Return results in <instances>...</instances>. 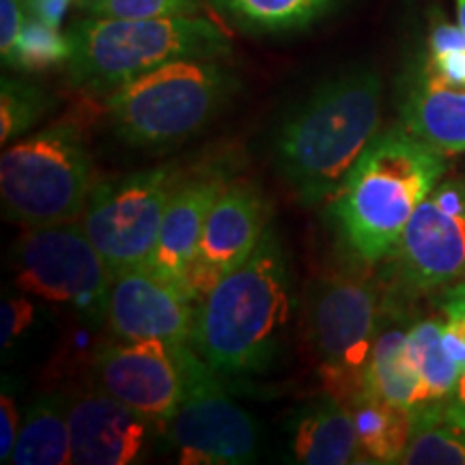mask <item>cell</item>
Segmentation results:
<instances>
[{
    "label": "cell",
    "instance_id": "9a60e30c",
    "mask_svg": "<svg viewBox=\"0 0 465 465\" xmlns=\"http://www.w3.org/2000/svg\"><path fill=\"white\" fill-rule=\"evenodd\" d=\"M158 427L110 397L102 388L84 392L69 403L72 463L130 465L147 459L149 444Z\"/></svg>",
    "mask_w": 465,
    "mask_h": 465
},
{
    "label": "cell",
    "instance_id": "cb8c5ba5",
    "mask_svg": "<svg viewBox=\"0 0 465 465\" xmlns=\"http://www.w3.org/2000/svg\"><path fill=\"white\" fill-rule=\"evenodd\" d=\"M401 463L465 465V429L446 422L444 416L416 420Z\"/></svg>",
    "mask_w": 465,
    "mask_h": 465
},
{
    "label": "cell",
    "instance_id": "7402d4cb",
    "mask_svg": "<svg viewBox=\"0 0 465 465\" xmlns=\"http://www.w3.org/2000/svg\"><path fill=\"white\" fill-rule=\"evenodd\" d=\"M441 328L444 323L438 319H424L407 330V347H410L422 386V405L414 414L444 411V403L461 377V369L441 342Z\"/></svg>",
    "mask_w": 465,
    "mask_h": 465
},
{
    "label": "cell",
    "instance_id": "5b68a950",
    "mask_svg": "<svg viewBox=\"0 0 465 465\" xmlns=\"http://www.w3.org/2000/svg\"><path fill=\"white\" fill-rule=\"evenodd\" d=\"M232 89L235 78L216 58H183L114 89L106 108L124 141L164 147L203 130Z\"/></svg>",
    "mask_w": 465,
    "mask_h": 465
},
{
    "label": "cell",
    "instance_id": "4316f807",
    "mask_svg": "<svg viewBox=\"0 0 465 465\" xmlns=\"http://www.w3.org/2000/svg\"><path fill=\"white\" fill-rule=\"evenodd\" d=\"M95 17L116 20H155V17L199 15L201 0H78Z\"/></svg>",
    "mask_w": 465,
    "mask_h": 465
},
{
    "label": "cell",
    "instance_id": "e575fe53",
    "mask_svg": "<svg viewBox=\"0 0 465 465\" xmlns=\"http://www.w3.org/2000/svg\"><path fill=\"white\" fill-rule=\"evenodd\" d=\"M441 308H444L449 319H461V322H465V281L446 291L444 300H441Z\"/></svg>",
    "mask_w": 465,
    "mask_h": 465
},
{
    "label": "cell",
    "instance_id": "277c9868",
    "mask_svg": "<svg viewBox=\"0 0 465 465\" xmlns=\"http://www.w3.org/2000/svg\"><path fill=\"white\" fill-rule=\"evenodd\" d=\"M69 80L78 89L113 93L138 75L183 58H220L231 39L212 20L199 15L116 20L86 17L69 28Z\"/></svg>",
    "mask_w": 465,
    "mask_h": 465
},
{
    "label": "cell",
    "instance_id": "d6986e66",
    "mask_svg": "<svg viewBox=\"0 0 465 465\" xmlns=\"http://www.w3.org/2000/svg\"><path fill=\"white\" fill-rule=\"evenodd\" d=\"M364 392L410 410L411 414L420 410V375L407 347L405 330L388 328L377 336L364 371Z\"/></svg>",
    "mask_w": 465,
    "mask_h": 465
},
{
    "label": "cell",
    "instance_id": "f546056e",
    "mask_svg": "<svg viewBox=\"0 0 465 465\" xmlns=\"http://www.w3.org/2000/svg\"><path fill=\"white\" fill-rule=\"evenodd\" d=\"M424 67H427L429 74L444 80V83L465 86V45L441 52H429Z\"/></svg>",
    "mask_w": 465,
    "mask_h": 465
},
{
    "label": "cell",
    "instance_id": "d4e9b609",
    "mask_svg": "<svg viewBox=\"0 0 465 465\" xmlns=\"http://www.w3.org/2000/svg\"><path fill=\"white\" fill-rule=\"evenodd\" d=\"M69 56H72L69 35H61L56 26L28 15L9 65L25 69V72H44V69L69 63Z\"/></svg>",
    "mask_w": 465,
    "mask_h": 465
},
{
    "label": "cell",
    "instance_id": "ba28073f",
    "mask_svg": "<svg viewBox=\"0 0 465 465\" xmlns=\"http://www.w3.org/2000/svg\"><path fill=\"white\" fill-rule=\"evenodd\" d=\"M174 188L177 182L168 168H149L93 185L83 229L114 276L149 263Z\"/></svg>",
    "mask_w": 465,
    "mask_h": 465
},
{
    "label": "cell",
    "instance_id": "44dd1931",
    "mask_svg": "<svg viewBox=\"0 0 465 465\" xmlns=\"http://www.w3.org/2000/svg\"><path fill=\"white\" fill-rule=\"evenodd\" d=\"M9 461L15 465L72 463L69 403L65 399L42 397L35 401Z\"/></svg>",
    "mask_w": 465,
    "mask_h": 465
},
{
    "label": "cell",
    "instance_id": "8fae6325",
    "mask_svg": "<svg viewBox=\"0 0 465 465\" xmlns=\"http://www.w3.org/2000/svg\"><path fill=\"white\" fill-rule=\"evenodd\" d=\"M188 349L164 341L108 342L93 362L97 388L149 418L164 433L185 392Z\"/></svg>",
    "mask_w": 465,
    "mask_h": 465
},
{
    "label": "cell",
    "instance_id": "d6a6232c",
    "mask_svg": "<svg viewBox=\"0 0 465 465\" xmlns=\"http://www.w3.org/2000/svg\"><path fill=\"white\" fill-rule=\"evenodd\" d=\"M28 15L39 17V20L45 22L50 26H61L63 17H65L69 3L72 0H25Z\"/></svg>",
    "mask_w": 465,
    "mask_h": 465
},
{
    "label": "cell",
    "instance_id": "603a6c76",
    "mask_svg": "<svg viewBox=\"0 0 465 465\" xmlns=\"http://www.w3.org/2000/svg\"><path fill=\"white\" fill-rule=\"evenodd\" d=\"M220 14L231 17L243 31H298L322 17L334 0H212Z\"/></svg>",
    "mask_w": 465,
    "mask_h": 465
},
{
    "label": "cell",
    "instance_id": "ac0fdd59",
    "mask_svg": "<svg viewBox=\"0 0 465 465\" xmlns=\"http://www.w3.org/2000/svg\"><path fill=\"white\" fill-rule=\"evenodd\" d=\"M291 450L295 461L306 465L362 463L351 411L332 394L300 411L293 424Z\"/></svg>",
    "mask_w": 465,
    "mask_h": 465
},
{
    "label": "cell",
    "instance_id": "7c38bea8",
    "mask_svg": "<svg viewBox=\"0 0 465 465\" xmlns=\"http://www.w3.org/2000/svg\"><path fill=\"white\" fill-rule=\"evenodd\" d=\"M407 291H433L465 278V182L438 183L407 223L394 248Z\"/></svg>",
    "mask_w": 465,
    "mask_h": 465
},
{
    "label": "cell",
    "instance_id": "2e32d148",
    "mask_svg": "<svg viewBox=\"0 0 465 465\" xmlns=\"http://www.w3.org/2000/svg\"><path fill=\"white\" fill-rule=\"evenodd\" d=\"M224 185L220 174L177 183L162 220L158 243L147 263L151 270L185 289V278L199 252L207 213Z\"/></svg>",
    "mask_w": 465,
    "mask_h": 465
},
{
    "label": "cell",
    "instance_id": "6da1fadb",
    "mask_svg": "<svg viewBox=\"0 0 465 465\" xmlns=\"http://www.w3.org/2000/svg\"><path fill=\"white\" fill-rule=\"evenodd\" d=\"M293 308L291 274L274 231L196 306L190 345L220 375L257 373L282 345Z\"/></svg>",
    "mask_w": 465,
    "mask_h": 465
},
{
    "label": "cell",
    "instance_id": "5bb4252c",
    "mask_svg": "<svg viewBox=\"0 0 465 465\" xmlns=\"http://www.w3.org/2000/svg\"><path fill=\"white\" fill-rule=\"evenodd\" d=\"M267 220L270 209L259 190L243 183L224 185L209 209L199 252L185 278V289L196 306L220 278L240 267L257 250L267 231Z\"/></svg>",
    "mask_w": 465,
    "mask_h": 465
},
{
    "label": "cell",
    "instance_id": "e0dca14e",
    "mask_svg": "<svg viewBox=\"0 0 465 465\" xmlns=\"http://www.w3.org/2000/svg\"><path fill=\"white\" fill-rule=\"evenodd\" d=\"M405 130L441 155L465 151V86L435 78L422 67L403 106Z\"/></svg>",
    "mask_w": 465,
    "mask_h": 465
},
{
    "label": "cell",
    "instance_id": "f1b7e54d",
    "mask_svg": "<svg viewBox=\"0 0 465 465\" xmlns=\"http://www.w3.org/2000/svg\"><path fill=\"white\" fill-rule=\"evenodd\" d=\"M26 17L25 0H0V54L5 65H9Z\"/></svg>",
    "mask_w": 465,
    "mask_h": 465
},
{
    "label": "cell",
    "instance_id": "7a4b0ae2",
    "mask_svg": "<svg viewBox=\"0 0 465 465\" xmlns=\"http://www.w3.org/2000/svg\"><path fill=\"white\" fill-rule=\"evenodd\" d=\"M380 116V75L360 67L325 80L284 121L274 144L276 164L304 205L336 194L375 138Z\"/></svg>",
    "mask_w": 465,
    "mask_h": 465
},
{
    "label": "cell",
    "instance_id": "30bf717a",
    "mask_svg": "<svg viewBox=\"0 0 465 465\" xmlns=\"http://www.w3.org/2000/svg\"><path fill=\"white\" fill-rule=\"evenodd\" d=\"M216 371L194 349L185 356V392L168 424V438L183 463L242 465L257 459V424L232 403L216 380Z\"/></svg>",
    "mask_w": 465,
    "mask_h": 465
},
{
    "label": "cell",
    "instance_id": "836d02e7",
    "mask_svg": "<svg viewBox=\"0 0 465 465\" xmlns=\"http://www.w3.org/2000/svg\"><path fill=\"white\" fill-rule=\"evenodd\" d=\"M444 420L459 429H465V371L459 377L449 401L444 403Z\"/></svg>",
    "mask_w": 465,
    "mask_h": 465
},
{
    "label": "cell",
    "instance_id": "ffe728a7",
    "mask_svg": "<svg viewBox=\"0 0 465 465\" xmlns=\"http://www.w3.org/2000/svg\"><path fill=\"white\" fill-rule=\"evenodd\" d=\"M358 433L362 463H401L414 431V414L369 392L347 403Z\"/></svg>",
    "mask_w": 465,
    "mask_h": 465
},
{
    "label": "cell",
    "instance_id": "83f0119b",
    "mask_svg": "<svg viewBox=\"0 0 465 465\" xmlns=\"http://www.w3.org/2000/svg\"><path fill=\"white\" fill-rule=\"evenodd\" d=\"M0 345L5 351L9 347L15 345L17 339H22V334L26 332L28 325L35 319V308L28 300L14 298L5 300L3 308H0Z\"/></svg>",
    "mask_w": 465,
    "mask_h": 465
},
{
    "label": "cell",
    "instance_id": "d590c367",
    "mask_svg": "<svg viewBox=\"0 0 465 465\" xmlns=\"http://www.w3.org/2000/svg\"><path fill=\"white\" fill-rule=\"evenodd\" d=\"M457 20L461 31L465 33V0H457Z\"/></svg>",
    "mask_w": 465,
    "mask_h": 465
},
{
    "label": "cell",
    "instance_id": "3957f363",
    "mask_svg": "<svg viewBox=\"0 0 465 465\" xmlns=\"http://www.w3.org/2000/svg\"><path fill=\"white\" fill-rule=\"evenodd\" d=\"M444 173L446 155L405 127L375 136L334 194V218L349 250L364 263L392 254Z\"/></svg>",
    "mask_w": 465,
    "mask_h": 465
},
{
    "label": "cell",
    "instance_id": "1f68e13d",
    "mask_svg": "<svg viewBox=\"0 0 465 465\" xmlns=\"http://www.w3.org/2000/svg\"><path fill=\"white\" fill-rule=\"evenodd\" d=\"M441 342H444L449 356L455 360L461 373L465 371V322L449 319L441 328Z\"/></svg>",
    "mask_w": 465,
    "mask_h": 465
},
{
    "label": "cell",
    "instance_id": "484cf974",
    "mask_svg": "<svg viewBox=\"0 0 465 465\" xmlns=\"http://www.w3.org/2000/svg\"><path fill=\"white\" fill-rule=\"evenodd\" d=\"M48 110V100L39 89L3 78L0 86V143L7 144L11 138L20 136L37 124Z\"/></svg>",
    "mask_w": 465,
    "mask_h": 465
},
{
    "label": "cell",
    "instance_id": "9c48e42d",
    "mask_svg": "<svg viewBox=\"0 0 465 465\" xmlns=\"http://www.w3.org/2000/svg\"><path fill=\"white\" fill-rule=\"evenodd\" d=\"M114 274L83 224L37 226L15 248V284L26 293L106 319Z\"/></svg>",
    "mask_w": 465,
    "mask_h": 465
},
{
    "label": "cell",
    "instance_id": "4dcf8cb0",
    "mask_svg": "<svg viewBox=\"0 0 465 465\" xmlns=\"http://www.w3.org/2000/svg\"><path fill=\"white\" fill-rule=\"evenodd\" d=\"M17 435H20L17 433V405L14 397L3 392V401H0V459L3 461H9Z\"/></svg>",
    "mask_w": 465,
    "mask_h": 465
},
{
    "label": "cell",
    "instance_id": "4fadbf2b",
    "mask_svg": "<svg viewBox=\"0 0 465 465\" xmlns=\"http://www.w3.org/2000/svg\"><path fill=\"white\" fill-rule=\"evenodd\" d=\"M106 319L121 341H164L190 345L196 322V302L177 282L149 265L114 276Z\"/></svg>",
    "mask_w": 465,
    "mask_h": 465
},
{
    "label": "cell",
    "instance_id": "52a82bcc",
    "mask_svg": "<svg viewBox=\"0 0 465 465\" xmlns=\"http://www.w3.org/2000/svg\"><path fill=\"white\" fill-rule=\"evenodd\" d=\"M308 322L325 386L347 405L364 392L366 364L381 332L375 284L358 272L323 278L308 300Z\"/></svg>",
    "mask_w": 465,
    "mask_h": 465
},
{
    "label": "cell",
    "instance_id": "8992f818",
    "mask_svg": "<svg viewBox=\"0 0 465 465\" xmlns=\"http://www.w3.org/2000/svg\"><path fill=\"white\" fill-rule=\"evenodd\" d=\"M91 190V155L72 121H56L35 132L0 158L3 212L26 229L83 216Z\"/></svg>",
    "mask_w": 465,
    "mask_h": 465
}]
</instances>
